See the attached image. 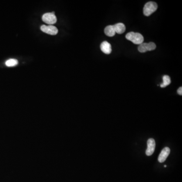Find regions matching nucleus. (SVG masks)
<instances>
[{"label":"nucleus","instance_id":"obj_1","mask_svg":"<svg viewBox=\"0 0 182 182\" xmlns=\"http://www.w3.org/2000/svg\"><path fill=\"white\" fill-rule=\"evenodd\" d=\"M126 38L136 45H141L144 42V37L140 33L130 32L126 34Z\"/></svg>","mask_w":182,"mask_h":182},{"label":"nucleus","instance_id":"obj_2","mask_svg":"<svg viewBox=\"0 0 182 182\" xmlns=\"http://www.w3.org/2000/svg\"><path fill=\"white\" fill-rule=\"evenodd\" d=\"M158 8L157 4L154 2H149L146 3L144 8H143V13L146 16L151 15V14L154 13L156 11Z\"/></svg>","mask_w":182,"mask_h":182},{"label":"nucleus","instance_id":"obj_3","mask_svg":"<svg viewBox=\"0 0 182 182\" xmlns=\"http://www.w3.org/2000/svg\"><path fill=\"white\" fill-rule=\"evenodd\" d=\"M156 48V46L153 42L149 43H142L139 45L138 50L140 52L145 53L147 51H151L154 50Z\"/></svg>","mask_w":182,"mask_h":182},{"label":"nucleus","instance_id":"obj_4","mask_svg":"<svg viewBox=\"0 0 182 182\" xmlns=\"http://www.w3.org/2000/svg\"><path fill=\"white\" fill-rule=\"evenodd\" d=\"M42 20L47 24H55L57 21L56 16L52 13H45L42 15Z\"/></svg>","mask_w":182,"mask_h":182},{"label":"nucleus","instance_id":"obj_5","mask_svg":"<svg viewBox=\"0 0 182 182\" xmlns=\"http://www.w3.org/2000/svg\"><path fill=\"white\" fill-rule=\"evenodd\" d=\"M41 30L42 31L50 35H56L58 34V30L56 27L53 26H45L42 25L41 26Z\"/></svg>","mask_w":182,"mask_h":182},{"label":"nucleus","instance_id":"obj_6","mask_svg":"<svg viewBox=\"0 0 182 182\" xmlns=\"http://www.w3.org/2000/svg\"><path fill=\"white\" fill-rule=\"evenodd\" d=\"M155 141L153 138H150L147 141V149L146 154L147 156H151L154 153L155 149Z\"/></svg>","mask_w":182,"mask_h":182},{"label":"nucleus","instance_id":"obj_7","mask_svg":"<svg viewBox=\"0 0 182 182\" xmlns=\"http://www.w3.org/2000/svg\"><path fill=\"white\" fill-rule=\"evenodd\" d=\"M170 152L171 150L168 147H165L163 149L158 156V161L160 163L164 162L169 155Z\"/></svg>","mask_w":182,"mask_h":182},{"label":"nucleus","instance_id":"obj_8","mask_svg":"<svg viewBox=\"0 0 182 182\" xmlns=\"http://www.w3.org/2000/svg\"><path fill=\"white\" fill-rule=\"evenodd\" d=\"M100 49L102 52L105 54H110L112 52L111 46L107 41H104L102 42Z\"/></svg>","mask_w":182,"mask_h":182},{"label":"nucleus","instance_id":"obj_9","mask_svg":"<svg viewBox=\"0 0 182 182\" xmlns=\"http://www.w3.org/2000/svg\"><path fill=\"white\" fill-rule=\"evenodd\" d=\"M113 27L115 28V33L119 34H123L126 31V26L123 23H119L115 24L113 26Z\"/></svg>","mask_w":182,"mask_h":182},{"label":"nucleus","instance_id":"obj_10","mask_svg":"<svg viewBox=\"0 0 182 182\" xmlns=\"http://www.w3.org/2000/svg\"><path fill=\"white\" fill-rule=\"evenodd\" d=\"M104 33L107 36L110 37H113L116 34L113 26H107L105 28Z\"/></svg>","mask_w":182,"mask_h":182},{"label":"nucleus","instance_id":"obj_11","mask_svg":"<svg viewBox=\"0 0 182 182\" xmlns=\"http://www.w3.org/2000/svg\"><path fill=\"white\" fill-rule=\"evenodd\" d=\"M171 83V78L168 75H165L163 76V83L160 85V87L162 88H165Z\"/></svg>","mask_w":182,"mask_h":182},{"label":"nucleus","instance_id":"obj_12","mask_svg":"<svg viewBox=\"0 0 182 182\" xmlns=\"http://www.w3.org/2000/svg\"><path fill=\"white\" fill-rule=\"evenodd\" d=\"M18 64V61L15 59H10L6 61L5 64L8 67H13Z\"/></svg>","mask_w":182,"mask_h":182},{"label":"nucleus","instance_id":"obj_13","mask_svg":"<svg viewBox=\"0 0 182 182\" xmlns=\"http://www.w3.org/2000/svg\"><path fill=\"white\" fill-rule=\"evenodd\" d=\"M177 92H178V94L180 95H182V87H180L179 89H178V91H177Z\"/></svg>","mask_w":182,"mask_h":182},{"label":"nucleus","instance_id":"obj_14","mask_svg":"<svg viewBox=\"0 0 182 182\" xmlns=\"http://www.w3.org/2000/svg\"><path fill=\"white\" fill-rule=\"evenodd\" d=\"M164 167H165V168H166V167H167V165H164Z\"/></svg>","mask_w":182,"mask_h":182}]
</instances>
